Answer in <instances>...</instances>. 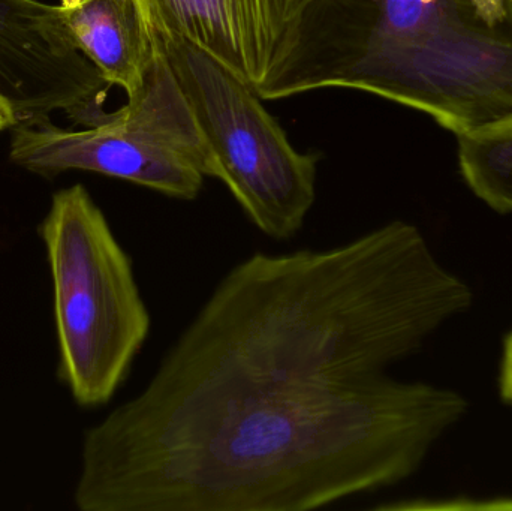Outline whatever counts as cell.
I'll return each mask as SVG.
<instances>
[{
    "label": "cell",
    "instance_id": "obj_2",
    "mask_svg": "<svg viewBox=\"0 0 512 511\" xmlns=\"http://www.w3.org/2000/svg\"><path fill=\"white\" fill-rule=\"evenodd\" d=\"M472 303L471 287L411 222L334 248L254 252L216 285L144 389L369 380Z\"/></svg>",
    "mask_w": 512,
    "mask_h": 511
},
{
    "label": "cell",
    "instance_id": "obj_7",
    "mask_svg": "<svg viewBox=\"0 0 512 511\" xmlns=\"http://www.w3.org/2000/svg\"><path fill=\"white\" fill-rule=\"evenodd\" d=\"M110 84L75 48L59 5L39 0H0V95L17 125L42 122L63 111L92 126Z\"/></svg>",
    "mask_w": 512,
    "mask_h": 511
},
{
    "label": "cell",
    "instance_id": "obj_12",
    "mask_svg": "<svg viewBox=\"0 0 512 511\" xmlns=\"http://www.w3.org/2000/svg\"><path fill=\"white\" fill-rule=\"evenodd\" d=\"M468 2H471L477 11L492 23L504 21L511 12L508 0H468Z\"/></svg>",
    "mask_w": 512,
    "mask_h": 511
},
{
    "label": "cell",
    "instance_id": "obj_6",
    "mask_svg": "<svg viewBox=\"0 0 512 511\" xmlns=\"http://www.w3.org/2000/svg\"><path fill=\"white\" fill-rule=\"evenodd\" d=\"M150 33L209 144L215 179L264 236H297L316 200L315 156L295 150L258 93L200 48L177 36Z\"/></svg>",
    "mask_w": 512,
    "mask_h": 511
},
{
    "label": "cell",
    "instance_id": "obj_11",
    "mask_svg": "<svg viewBox=\"0 0 512 511\" xmlns=\"http://www.w3.org/2000/svg\"><path fill=\"white\" fill-rule=\"evenodd\" d=\"M499 393L505 404L512 407V330L502 344L501 368H499Z\"/></svg>",
    "mask_w": 512,
    "mask_h": 511
},
{
    "label": "cell",
    "instance_id": "obj_13",
    "mask_svg": "<svg viewBox=\"0 0 512 511\" xmlns=\"http://www.w3.org/2000/svg\"><path fill=\"white\" fill-rule=\"evenodd\" d=\"M12 126H17L14 110H12L11 104L0 95V132L12 128Z\"/></svg>",
    "mask_w": 512,
    "mask_h": 511
},
{
    "label": "cell",
    "instance_id": "obj_10",
    "mask_svg": "<svg viewBox=\"0 0 512 511\" xmlns=\"http://www.w3.org/2000/svg\"><path fill=\"white\" fill-rule=\"evenodd\" d=\"M457 140L460 173L475 197L496 213H512V120Z\"/></svg>",
    "mask_w": 512,
    "mask_h": 511
},
{
    "label": "cell",
    "instance_id": "obj_9",
    "mask_svg": "<svg viewBox=\"0 0 512 511\" xmlns=\"http://www.w3.org/2000/svg\"><path fill=\"white\" fill-rule=\"evenodd\" d=\"M69 38L110 86L134 98L146 81L155 44L137 0H62Z\"/></svg>",
    "mask_w": 512,
    "mask_h": 511
},
{
    "label": "cell",
    "instance_id": "obj_4",
    "mask_svg": "<svg viewBox=\"0 0 512 511\" xmlns=\"http://www.w3.org/2000/svg\"><path fill=\"white\" fill-rule=\"evenodd\" d=\"M39 231L53 278L60 377L78 405L101 407L152 329L134 263L83 185L53 195Z\"/></svg>",
    "mask_w": 512,
    "mask_h": 511
},
{
    "label": "cell",
    "instance_id": "obj_1",
    "mask_svg": "<svg viewBox=\"0 0 512 511\" xmlns=\"http://www.w3.org/2000/svg\"><path fill=\"white\" fill-rule=\"evenodd\" d=\"M462 393L354 383L141 390L84 434L81 511H312L411 479Z\"/></svg>",
    "mask_w": 512,
    "mask_h": 511
},
{
    "label": "cell",
    "instance_id": "obj_5",
    "mask_svg": "<svg viewBox=\"0 0 512 511\" xmlns=\"http://www.w3.org/2000/svg\"><path fill=\"white\" fill-rule=\"evenodd\" d=\"M153 44L144 86L122 110L80 131L50 119L17 125L11 161L42 176L92 171L195 200L204 179L215 177V159L167 57Z\"/></svg>",
    "mask_w": 512,
    "mask_h": 511
},
{
    "label": "cell",
    "instance_id": "obj_8",
    "mask_svg": "<svg viewBox=\"0 0 512 511\" xmlns=\"http://www.w3.org/2000/svg\"><path fill=\"white\" fill-rule=\"evenodd\" d=\"M315 0H137L150 30L185 39L259 96L279 77Z\"/></svg>",
    "mask_w": 512,
    "mask_h": 511
},
{
    "label": "cell",
    "instance_id": "obj_14",
    "mask_svg": "<svg viewBox=\"0 0 512 511\" xmlns=\"http://www.w3.org/2000/svg\"><path fill=\"white\" fill-rule=\"evenodd\" d=\"M508 3H510V6L512 8V0H508Z\"/></svg>",
    "mask_w": 512,
    "mask_h": 511
},
{
    "label": "cell",
    "instance_id": "obj_3",
    "mask_svg": "<svg viewBox=\"0 0 512 511\" xmlns=\"http://www.w3.org/2000/svg\"><path fill=\"white\" fill-rule=\"evenodd\" d=\"M327 87L408 105L456 137L492 131L512 120V8L492 23L468 0H315L261 98Z\"/></svg>",
    "mask_w": 512,
    "mask_h": 511
}]
</instances>
